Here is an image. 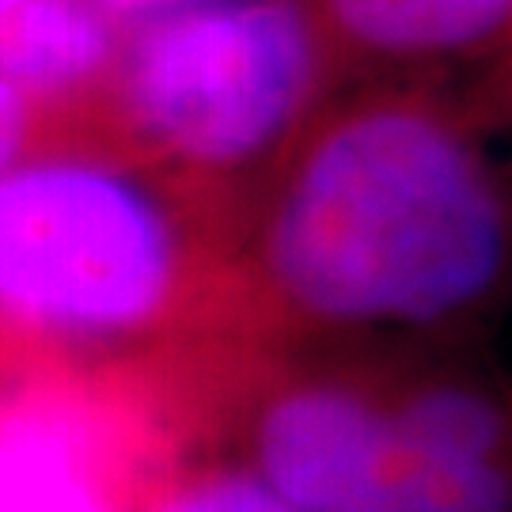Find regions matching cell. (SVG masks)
Masks as SVG:
<instances>
[{
  "label": "cell",
  "mask_w": 512,
  "mask_h": 512,
  "mask_svg": "<svg viewBox=\"0 0 512 512\" xmlns=\"http://www.w3.org/2000/svg\"><path fill=\"white\" fill-rule=\"evenodd\" d=\"M57 152H110L92 110L42 99L0 80V175L8 167Z\"/></svg>",
  "instance_id": "obj_8"
},
{
  "label": "cell",
  "mask_w": 512,
  "mask_h": 512,
  "mask_svg": "<svg viewBox=\"0 0 512 512\" xmlns=\"http://www.w3.org/2000/svg\"><path fill=\"white\" fill-rule=\"evenodd\" d=\"M512 0H323L334 31L395 61L467 54L494 42Z\"/></svg>",
  "instance_id": "obj_7"
},
{
  "label": "cell",
  "mask_w": 512,
  "mask_h": 512,
  "mask_svg": "<svg viewBox=\"0 0 512 512\" xmlns=\"http://www.w3.org/2000/svg\"><path fill=\"white\" fill-rule=\"evenodd\" d=\"M141 512H296L243 467L217 456H190L148 494Z\"/></svg>",
  "instance_id": "obj_9"
},
{
  "label": "cell",
  "mask_w": 512,
  "mask_h": 512,
  "mask_svg": "<svg viewBox=\"0 0 512 512\" xmlns=\"http://www.w3.org/2000/svg\"><path fill=\"white\" fill-rule=\"evenodd\" d=\"M19 334V327L16 323H8V319H0V349L8 346V342H12V338H16Z\"/></svg>",
  "instance_id": "obj_11"
},
{
  "label": "cell",
  "mask_w": 512,
  "mask_h": 512,
  "mask_svg": "<svg viewBox=\"0 0 512 512\" xmlns=\"http://www.w3.org/2000/svg\"><path fill=\"white\" fill-rule=\"evenodd\" d=\"M247 205L107 152L0 175V319L92 361L243 338Z\"/></svg>",
  "instance_id": "obj_2"
},
{
  "label": "cell",
  "mask_w": 512,
  "mask_h": 512,
  "mask_svg": "<svg viewBox=\"0 0 512 512\" xmlns=\"http://www.w3.org/2000/svg\"><path fill=\"white\" fill-rule=\"evenodd\" d=\"M0 4H8V0H0Z\"/></svg>",
  "instance_id": "obj_12"
},
{
  "label": "cell",
  "mask_w": 512,
  "mask_h": 512,
  "mask_svg": "<svg viewBox=\"0 0 512 512\" xmlns=\"http://www.w3.org/2000/svg\"><path fill=\"white\" fill-rule=\"evenodd\" d=\"M171 357L92 361L19 327L0 349V512H141L194 456Z\"/></svg>",
  "instance_id": "obj_5"
},
{
  "label": "cell",
  "mask_w": 512,
  "mask_h": 512,
  "mask_svg": "<svg viewBox=\"0 0 512 512\" xmlns=\"http://www.w3.org/2000/svg\"><path fill=\"white\" fill-rule=\"evenodd\" d=\"M509 255V205L456 114L380 95L315 114L239 228L243 338L334 346L471 319Z\"/></svg>",
  "instance_id": "obj_1"
},
{
  "label": "cell",
  "mask_w": 512,
  "mask_h": 512,
  "mask_svg": "<svg viewBox=\"0 0 512 512\" xmlns=\"http://www.w3.org/2000/svg\"><path fill=\"white\" fill-rule=\"evenodd\" d=\"M175 384L194 456L236 463L296 512H429L395 361L205 342L175 353Z\"/></svg>",
  "instance_id": "obj_4"
},
{
  "label": "cell",
  "mask_w": 512,
  "mask_h": 512,
  "mask_svg": "<svg viewBox=\"0 0 512 512\" xmlns=\"http://www.w3.org/2000/svg\"><path fill=\"white\" fill-rule=\"evenodd\" d=\"M95 12L103 16H118V19H160L179 12L186 4H198V0H88Z\"/></svg>",
  "instance_id": "obj_10"
},
{
  "label": "cell",
  "mask_w": 512,
  "mask_h": 512,
  "mask_svg": "<svg viewBox=\"0 0 512 512\" xmlns=\"http://www.w3.org/2000/svg\"><path fill=\"white\" fill-rule=\"evenodd\" d=\"M114 35L88 0L0 4V80L95 114L114 69Z\"/></svg>",
  "instance_id": "obj_6"
},
{
  "label": "cell",
  "mask_w": 512,
  "mask_h": 512,
  "mask_svg": "<svg viewBox=\"0 0 512 512\" xmlns=\"http://www.w3.org/2000/svg\"><path fill=\"white\" fill-rule=\"evenodd\" d=\"M319 92L323 46L296 0H198L148 19L95 114L114 156L247 205Z\"/></svg>",
  "instance_id": "obj_3"
}]
</instances>
